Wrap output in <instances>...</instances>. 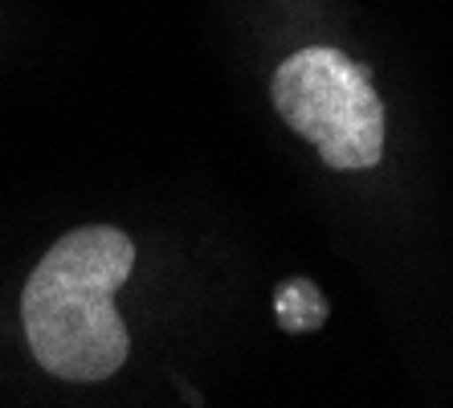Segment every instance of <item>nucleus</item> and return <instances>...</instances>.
Here are the masks:
<instances>
[{
	"label": "nucleus",
	"instance_id": "obj_3",
	"mask_svg": "<svg viewBox=\"0 0 453 408\" xmlns=\"http://www.w3.org/2000/svg\"><path fill=\"white\" fill-rule=\"evenodd\" d=\"M274 311H278V323H282V331H290V335H311V331H319V327L327 323V298L319 294L315 282H306V278H295V282L278 286L274 294Z\"/></svg>",
	"mask_w": 453,
	"mask_h": 408
},
{
	"label": "nucleus",
	"instance_id": "obj_1",
	"mask_svg": "<svg viewBox=\"0 0 453 408\" xmlns=\"http://www.w3.org/2000/svg\"><path fill=\"white\" fill-rule=\"evenodd\" d=\"M135 245L111 225H86L53 241L21 294L25 335L37 364L58 380L98 384L115 376L131 351L115 311L119 286L131 278Z\"/></svg>",
	"mask_w": 453,
	"mask_h": 408
},
{
	"label": "nucleus",
	"instance_id": "obj_2",
	"mask_svg": "<svg viewBox=\"0 0 453 408\" xmlns=\"http://www.w3.org/2000/svg\"><path fill=\"white\" fill-rule=\"evenodd\" d=\"M274 106L290 131L319 147L327 168L364 172L384 156V103L368 70L331 45L298 50L278 65Z\"/></svg>",
	"mask_w": 453,
	"mask_h": 408
}]
</instances>
